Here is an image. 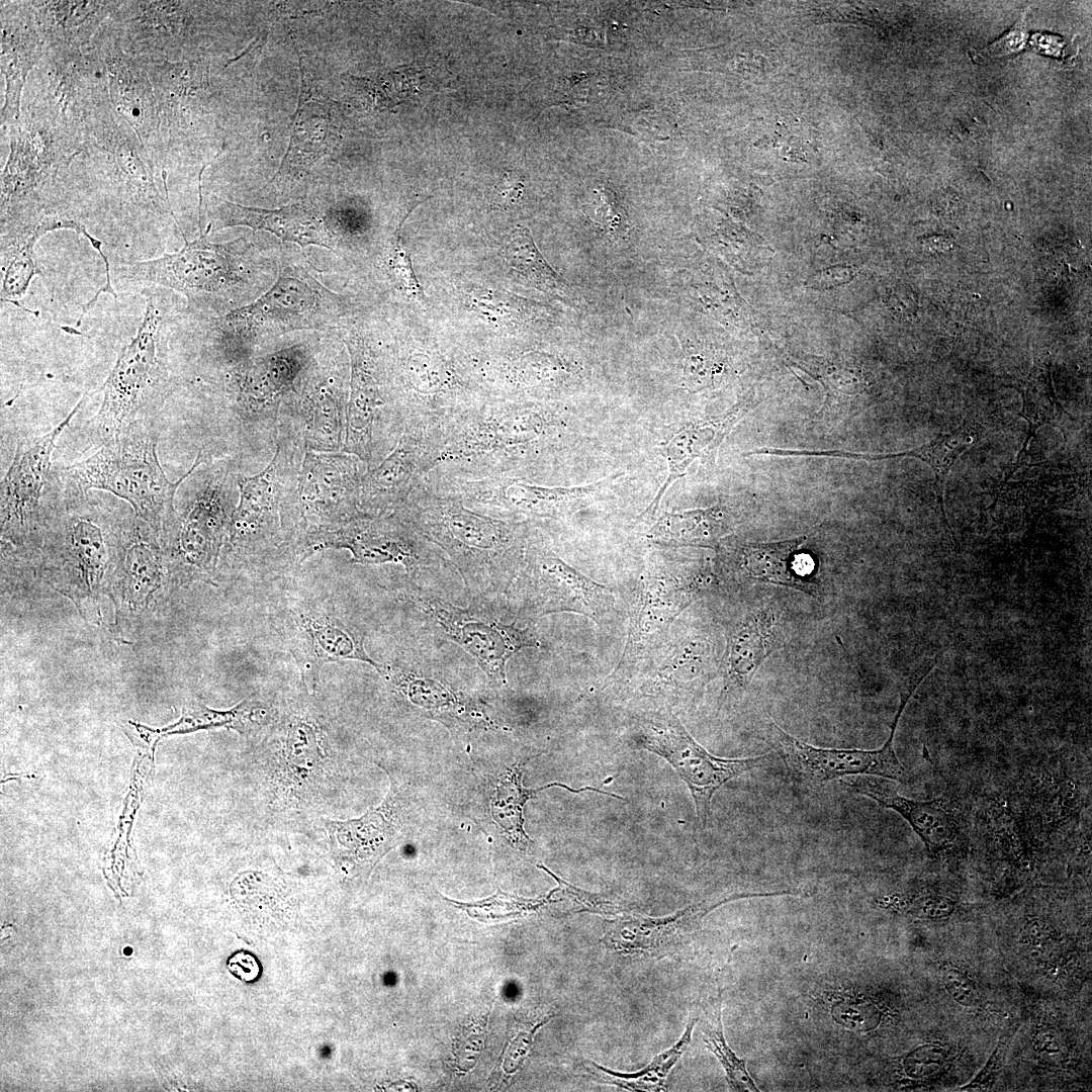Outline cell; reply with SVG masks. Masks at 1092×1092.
<instances>
[{
    "label": "cell",
    "mask_w": 1092,
    "mask_h": 1092,
    "mask_svg": "<svg viewBox=\"0 0 1092 1092\" xmlns=\"http://www.w3.org/2000/svg\"><path fill=\"white\" fill-rule=\"evenodd\" d=\"M394 512L447 556L470 589L500 595L520 573L530 538L528 521L465 503L435 472Z\"/></svg>",
    "instance_id": "cell-1"
},
{
    "label": "cell",
    "mask_w": 1092,
    "mask_h": 1092,
    "mask_svg": "<svg viewBox=\"0 0 1092 1092\" xmlns=\"http://www.w3.org/2000/svg\"><path fill=\"white\" fill-rule=\"evenodd\" d=\"M565 419L556 408L519 400H485L443 433L433 471L457 478L526 479L564 447Z\"/></svg>",
    "instance_id": "cell-2"
},
{
    "label": "cell",
    "mask_w": 1092,
    "mask_h": 1092,
    "mask_svg": "<svg viewBox=\"0 0 1092 1092\" xmlns=\"http://www.w3.org/2000/svg\"><path fill=\"white\" fill-rule=\"evenodd\" d=\"M299 435L297 430L279 438L271 462L260 473L236 477L239 504L219 557L228 570H256L278 558L301 562L304 536L296 503L302 462Z\"/></svg>",
    "instance_id": "cell-3"
},
{
    "label": "cell",
    "mask_w": 1092,
    "mask_h": 1092,
    "mask_svg": "<svg viewBox=\"0 0 1092 1092\" xmlns=\"http://www.w3.org/2000/svg\"><path fill=\"white\" fill-rule=\"evenodd\" d=\"M76 159L96 179L116 218L139 222L172 214L159 188V164L132 127L114 110L108 88L85 113Z\"/></svg>",
    "instance_id": "cell-4"
},
{
    "label": "cell",
    "mask_w": 1092,
    "mask_h": 1092,
    "mask_svg": "<svg viewBox=\"0 0 1092 1092\" xmlns=\"http://www.w3.org/2000/svg\"><path fill=\"white\" fill-rule=\"evenodd\" d=\"M3 129L9 139V155L1 172V231L35 223L48 215L73 217L60 205L79 144L31 104Z\"/></svg>",
    "instance_id": "cell-5"
},
{
    "label": "cell",
    "mask_w": 1092,
    "mask_h": 1092,
    "mask_svg": "<svg viewBox=\"0 0 1092 1092\" xmlns=\"http://www.w3.org/2000/svg\"><path fill=\"white\" fill-rule=\"evenodd\" d=\"M157 438L146 421L136 422L88 458L66 467L64 472L80 492L100 489L127 502L134 516L160 538L176 514L178 487L202 463V454L198 453L187 473L171 481L159 461Z\"/></svg>",
    "instance_id": "cell-6"
},
{
    "label": "cell",
    "mask_w": 1092,
    "mask_h": 1092,
    "mask_svg": "<svg viewBox=\"0 0 1092 1092\" xmlns=\"http://www.w3.org/2000/svg\"><path fill=\"white\" fill-rule=\"evenodd\" d=\"M146 307L136 335L119 352L101 387L102 400L93 427L104 443L162 404L168 389L166 304L159 287H145Z\"/></svg>",
    "instance_id": "cell-7"
},
{
    "label": "cell",
    "mask_w": 1092,
    "mask_h": 1092,
    "mask_svg": "<svg viewBox=\"0 0 1092 1092\" xmlns=\"http://www.w3.org/2000/svg\"><path fill=\"white\" fill-rule=\"evenodd\" d=\"M273 625L310 693L317 689L320 671L326 663L359 660L377 670L380 666L365 651L363 631L328 599H284L275 610Z\"/></svg>",
    "instance_id": "cell-8"
},
{
    "label": "cell",
    "mask_w": 1092,
    "mask_h": 1092,
    "mask_svg": "<svg viewBox=\"0 0 1092 1092\" xmlns=\"http://www.w3.org/2000/svg\"><path fill=\"white\" fill-rule=\"evenodd\" d=\"M172 218L184 239L182 249L120 266L115 271L116 283L172 289L195 307H211L239 281V241L212 243L199 225L200 237L189 242L174 212Z\"/></svg>",
    "instance_id": "cell-9"
},
{
    "label": "cell",
    "mask_w": 1092,
    "mask_h": 1092,
    "mask_svg": "<svg viewBox=\"0 0 1092 1092\" xmlns=\"http://www.w3.org/2000/svg\"><path fill=\"white\" fill-rule=\"evenodd\" d=\"M341 338L351 365L343 452L357 456L370 469L395 447L403 424L373 350L358 334L342 333Z\"/></svg>",
    "instance_id": "cell-10"
},
{
    "label": "cell",
    "mask_w": 1092,
    "mask_h": 1092,
    "mask_svg": "<svg viewBox=\"0 0 1092 1092\" xmlns=\"http://www.w3.org/2000/svg\"><path fill=\"white\" fill-rule=\"evenodd\" d=\"M325 549L349 550L356 563L399 564L413 577L440 572L449 564L444 553L396 512L363 515L335 530L307 535L301 549L302 561Z\"/></svg>",
    "instance_id": "cell-11"
},
{
    "label": "cell",
    "mask_w": 1092,
    "mask_h": 1092,
    "mask_svg": "<svg viewBox=\"0 0 1092 1092\" xmlns=\"http://www.w3.org/2000/svg\"><path fill=\"white\" fill-rule=\"evenodd\" d=\"M924 677L913 672L900 692V703L887 741L878 749L816 747L784 731L776 723L769 737L791 777L802 785L817 786L854 776H876L907 784L911 776L894 750L900 717Z\"/></svg>",
    "instance_id": "cell-12"
},
{
    "label": "cell",
    "mask_w": 1092,
    "mask_h": 1092,
    "mask_svg": "<svg viewBox=\"0 0 1092 1092\" xmlns=\"http://www.w3.org/2000/svg\"><path fill=\"white\" fill-rule=\"evenodd\" d=\"M225 481L214 478L165 526L160 542L172 584L214 576L232 516Z\"/></svg>",
    "instance_id": "cell-13"
},
{
    "label": "cell",
    "mask_w": 1092,
    "mask_h": 1092,
    "mask_svg": "<svg viewBox=\"0 0 1092 1092\" xmlns=\"http://www.w3.org/2000/svg\"><path fill=\"white\" fill-rule=\"evenodd\" d=\"M636 744L658 754L679 775L691 791L703 827L711 815L714 794L729 781L760 766L768 753L747 758H722L707 751L672 715H655L639 723Z\"/></svg>",
    "instance_id": "cell-14"
},
{
    "label": "cell",
    "mask_w": 1092,
    "mask_h": 1092,
    "mask_svg": "<svg viewBox=\"0 0 1092 1092\" xmlns=\"http://www.w3.org/2000/svg\"><path fill=\"white\" fill-rule=\"evenodd\" d=\"M341 307V299L302 266L288 263L271 289L255 302L231 311L224 322L240 333L282 334L330 328Z\"/></svg>",
    "instance_id": "cell-15"
},
{
    "label": "cell",
    "mask_w": 1092,
    "mask_h": 1092,
    "mask_svg": "<svg viewBox=\"0 0 1092 1092\" xmlns=\"http://www.w3.org/2000/svg\"><path fill=\"white\" fill-rule=\"evenodd\" d=\"M435 472V471H433ZM462 499L487 513L562 520L589 505L622 473L577 486L543 485L520 478H457L438 472Z\"/></svg>",
    "instance_id": "cell-16"
},
{
    "label": "cell",
    "mask_w": 1092,
    "mask_h": 1092,
    "mask_svg": "<svg viewBox=\"0 0 1092 1092\" xmlns=\"http://www.w3.org/2000/svg\"><path fill=\"white\" fill-rule=\"evenodd\" d=\"M366 470V465L350 453L304 450L296 488L304 538L363 516L360 488Z\"/></svg>",
    "instance_id": "cell-17"
},
{
    "label": "cell",
    "mask_w": 1092,
    "mask_h": 1092,
    "mask_svg": "<svg viewBox=\"0 0 1092 1092\" xmlns=\"http://www.w3.org/2000/svg\"><path fill=\"white\" fill-rule=\"evenodd\" d=\"M119 536L109 535L91 515H73L64 523L57 545L59 559L50 569L49 579L82 615L88 616L97 607L116 560Z\"/></svg>",
    "instance_id": "cell-18"
},
{
    "label": "cell",
    "mask_w": 1092,
    "mask_h": 1092,
    "mask_svg": "<svg viewBox=\"0 0 1092 1092\" xmlns=\"http://www.w3.org/2000/svg\"><path fill=\"white\" fill-rule=\"evenodd\" d=\"M84 396L54 429L30 442L19 443L1 482V539L16 548L36 544L38 506L57 439L83 405Z\"/></svg>",
    "instance_id": "cell-19"
},
{
    "label": "cell",
    "mask_w": 1092,
    "mask_h": 1092,
    "mask_svg": "<svg viewBox=\"0 0 1092 1092\" xmlns=\"http://www.w3.org/2000/svg\"><path fill=\"white\" fill-rule=\"evenodd\" d=\"M526 604L537 614L574 612L599 622L614 606V597L547 548L528 542L517 576ZM516 578V579H517Z\"/></svg>",
    "instance_id": "cell-20"
},
{
    "label": "cell",
    "mask_w": 1092,
    "mask_h": 1092,
    "mask_svg": "<svg viewBox=\"0 0 1092 1092\" xmlns=\"http://www.w3.org/2000/svg\"><path fill=\"white\" fill-rule=\"evenodd\" d=\"M418 599L422 611L431 621L444 635L472 654L495 682H506L505 667L513 654L523 647L539 645L529 630L520 629L514 623H502L483 605H471L462 610L437 599Z\"/></svg>",
    "instance_id": "cell-21"
},
{
    "label": "cell",
    "mask_w": 1092,
    "mask_h": 1092,
    "mask_svg": "<svg viewBox=\"0 0 1092 1092\" xmlns=\"http://www.w3.org/2000/svg\"><path fill=\"white\" fill-rule=\"evenodd\" d=\"M443 429H408L395 447L363 474L360 510L364 516L396 511L436 465L443 444Z\"/></svg>",
    "instance_id": "cell-22"
},
{
    "label": "cell",
    "mask_w": 1092,
    "mask_h": 1092,
    "mask_svg": "<svg viewBox=\"0 0 1092 1092\" xmlns=\"http://www.w3.org/2000/svg\"><path fill=\"white\" fill-rule=\"evenodd\" d=\"M120 533L116 560L103 593L110 596L116 617L142 615L154 595L171 583L159 536L142 519Z\"/></svg>",
    "instance_id": "cell-23"
},
{
    "label": "cell",
    "mask_w": 1092,
    "mask_h": 1092,
    "mask_svg": "<svg viewBox=\"0 0 1092 1092\" xmlns=\"http://www.w3.org/2000/svg\"><path fill=\"white\" fill-rule=\"evenodd\" d=\"M97 48L106 67L109 98L114 110L160 163L163 149L160 112L148 62L126 53L112 34Z\"/></svg>",
    "instance_id": "cell-24"
},
{
    "label": "cell",
    "mask_w": 1092,
    "mask_h": 1092,
    "mask_svg": "<svg viewBox=\"0 0 1092 1092\" xmlns=\"http://www.w3.org/2000/svg\"><path fill=\"white\" fill-rule=\"evenodd\" d=\"M30 1H1V73L4 76L2 128L21 115L22 92L30 72L43 58Z\"/></svg>",
    "instance_id": "cell-25"
},
{
    "label": "cell",
    "mask_w": 1092,
    "mask_h": 1092,
    "mask_svg": "<svg viewBox=\"0 0 1092 1092\" xmlns=\"http://www.w3.org/2000/svg\"><path fill=\"white\" fill-rule=\"evenodd\" d=\"M304 379L291 403L304 449L342 452L348 403L342 380L332 371H323L320 365L311 366Z\"/></svg>",
    "instance_id": "cell-26"
},
{
    "label": "cell",
    "mask_w": 1092,
    "mask_h": 1092,
    "mask_svg": "<svg viewBox=\"0 0 1092 1092\" xmlns=\"http://www.w3.org/2000/svg\"><path fill=\"white\" fill-rule=\"evenodd\" d=\"M209 215L207 234L229 226L246 225L253 231H268L283 241L304 248L316 245L331 249L332 236L320 216L303 205L284 206L279 209L247 207L226 199L212 196L205 205Z\"/></svg>",
    "instance_id": "cell-27"
},
{
    "label": "cell",
    "mask_w": 1092,
    "mask_h": 1092,
    "mask_svg": "<svg viewBox=\"0 0 1092 1092\" xmlns=\"http://www.w3.org/2000/svg\"><path fill=\"white\" fill-rule=\"evenodd\" d=\"M770 896V893H741L705 900L661 918H638L609 922L606 944L622 953L654 954L679 944L699 926L703 917L729 901Z\"/></svg>",
    "instance_id": "cell-28"
},
{
    "label": "cell",
    "mask_w": 1092,
    "mask_h": 1092,
    "mask_svg": "<svg viewBox=\"0 0 1092 1092\" xmlns=\"http://www.w3.org/2000/svg\"><path fill=\"white\" fill-rule=\"evenodd\" d=\"M123 1H30L48 51H82Z\"/></svg>",
    "instance_id": "cell-29"
},
{
    "label": "cell",
    "mask_w": 1092,
    "mask_h": 1092,
    "mask_svg": "<svg viewBox=\"0 0 1092 1092\" xmlns=\"http://www.w3.org/2000/svg\"><path fill=\"white\" fill-rule=\"evenodd\" d=\"M391 807L392 794H389L380 807L358 819L326 821L329 845L335 858L362 869L376 864L399 840Z\"/></svg>",
    "instance_id": "cell-30"
},
{
    "label": "cell",
    "mask_w": 1092,
    "mask_h": 1092,
    "mask_svg": "<svg viewBox=\"0 0 1092 1092\" xmlns=\"http://www.w3.org/2000/svg\"><path fill=\"white\" fill-rule=\"evenodd\" d=\"M750 407L748 401L738 402L719 417L697 421L675 433L663 448L667 476L640 516L652 517L656 514L667 488L686 475L696 459L714 461L722 441Z\"/></svg>",
    "instance_id": "cell-31"
},
{
    "label": "cell",
    "mask_w": 1092,
    "mask_h": 1092,
    "mask_svg": "<svg viewBox=\"0 0 1092 1092\" xmlns=\"http://www.w3.org/2000/svg\"><path fill=\"white\" fill-rule=\"evenodd\" d=\"M690 590L667 577H651L641 590L628 643L616 673H626L691 603Z\"/></svg>",
    "instance_id": "cell-32"
},
{
    "label": "cell",
    "mask_w": 1092,
    "mask_h": 1092,
    "mask_svg": "<svg viewBox=\"0 0 1092 1092\" xmlns=\"http://www.w3.org/2000/svg\"><path fill=\"white\" fill-rule=\"evenodd\" d=\"M841 784L848 791L896 811L933 854L948 848L958 837L959 828L954 818L934 801L922 802L903 797L886 784L859 776Z\"/></svg>",
    "instance_id": "cell-33"
},
{
    "label": "cell",
    "mask_w": 1092,
    "mask_h": 1092,
    "mask_svg": "<svg viewBox=\"0 0 1092 1092\" xmlns=\"http://www.w3.org/2000/svg\"><path fill=\"white\" fill-rule=\"evenodd\" d=\"M71 229L70 219L49 215L38 223L1 233L2 302L22 308L20 298L27 291L32 278L40 273L34 250L36 243L47 233Z\"/></svg>",
    "instance_id": "cell-34"
},
{
    "label": "cell",
    "mask_w": 1092,
    "mask_h": 1092,
    "mask_svg": "<svg viewBox=\"0 0 1092 1092\" xmlns=\"http://www.w3.org/2000/svg\"><path fill=\"white\" fill-rule=\"evenodd\" d=\"M806 537L772 543L747 544L742 551V567L748 575L818 596L811 581L814 563L801 552Z\"/></svg>",
    "instance_id": "cell-35"
},
{
    "label": "cell",
    "mask_w": 1092,
    "mask_h": 1092,
    "mask_svg": "<svg viewBox=\"0 0 1092 1092\" xmlns=\"http://www.w3.org/2000/svg\"><path fill=\"white\" fill-rule=\"evenodd\" d=\"M776 615L759 609L741 619L730 631L728 643L729 685L743 689L753 677L774 642Z\"/></svg>",
    "instance_id": "cell-36"
},
{
    "label": "cell",
    "mask_w": 1092,
    "mask_h": 1092,
    "mask_svg": "<svg viewBox=\"0 0 1092 1092\" xmlns=\"http://www.w3.org/2000/svg\"><path fill=\"white\" fill-rule=\"evenodd\" d=\"M522 778L523 769L519 766L503 775L491 798L490 809L493 820L502 828V831L507 834L510 842L523 851H527L533 843L524 830L523 812L526 802L532 799L539 791L552 786H559L572 793L593 791L612 796V793L594 787L572 789L559 783L537 789H527L522 785Z\"/></svg>",
    "instance_id": "cell-37"
},
{
    "label": "cell",
    "mask_w": 1092,
    "mask_h": 1092,
    "mask_svg": "<svg viewBox=\"0 0 1092 1092\" xmlns=\"http://www.w3.org/2000/svg\"><path fill=\"white\" fill-rule=\"evenodd\" d=\"M729 530L721 506L677 513L664 512L648 532L657 542L676 545L712 546Z\"/></svg>",
    "instance_id": "cell-38"
},
{
    "label": "cell",
    "mask_w": 1092,
    "mask_h": 1092,
    "mask_svg": "<svg viewBox=\"0 0 1092 1092\" xmlns=\"http://www.w3.org/2000/svg\"><path fill=\"white\" fill-rule=\"evenodd\" d=\"M267 714L266 706L251 698L223 711L213 710L201 704H191L182 710V715L177 722L162 729H152V733L157 740L165 735L220 727L248 734L261 726Z\"/></svg>",
    "instance_id": "cell-39"
},
{
    "label": "cell",
    "mask_w": 1092,
    "mask_h": 1092,
    "mask_svg": "<svg viewBox=\"0 0 1092 1092\" xmlns=\"http://www.w3.org/2000/svg\"><path fill=\"white\" fill-rule=\"evenodd\" d=\"M503 257L531 285L551 292H563L566 284L545 261L528 229L513 231L503 249Z\"/></svg>",
    "instance_id": "cell-40"
},
{
    "label": "cell",
    "mask_w": 1092,
    "mask_h": 1092,
    "mask_svg": "<svg viewBox=\"0 0 1092 1092\" xmlns=\"http://www.w3.org/2000/svg\"><path fill=\"white\" fill-rule=\"evenodd\" d=\"M696 1019H690L681 1038L669 1050L656 1056L643 1070L634 1074L614 1072L592 1063L594 1073L608 1083L632 1091H661L670 1069L691 1043Z\"/></svg>",
    "instance_id": "cell-41"
},
{
    "label": "cell",
    "mask_w": 1092,
    "mask_h": 1092,
    "mask_svg": "<svg viewBox=\"0 0 1092 1092\" xmlns=\"http://www.w3.org/2000/svg\"><path fill=\"white\" fill-rule=\"evenodd\" d=\"M553 892L554 890L537 899H527L498 890L491 897L476 902L464 903L447 898L445 900L466 912L471 918L480 922L496 923L523 918L539 911L548 903L553 902L551 900Z\"/></svg>",
    "instance_id": "cell-42"
},
{
    "label": "cell",
    "mask_w": 1092,
    "mask_h": 1092,
    "mask_svg": "<svg viewBox=\"0 0 1092 1092\" xmlns=\"http://www.w3.org/2000/svg\"><path fill=\"white\" fill-rule=\"evenodd\" d=\"M720 999L709 1019L710 1022L703 1029L704 1041L723 1066L732 1090L759 1091L746 1071L745 1061L739 1059L726 1043L721 1022Z\"/></svg>",
    "instance_id": "cell-43"
},
{
    "label": "cell",
    "mask_w": 1092,
    "mask_h": 1092,
    "mask_svg": "<svg viewBox=\"0 0 1092 1092\" xmlns=\"http://www.w3.org/2000/svg\"><path fill=\"white\" fill-rule=\"evenodd\" d=\"M950 1054L942 1045L925 1044L912 1052L905 1061L907 1074L917 1079L933 1078L946 1070Z\"/></svg>",
    "instance_id": "cell-44"
},
{
    "label": "cell",
    "mask_w": 1092,
    "mask_h": 1092,
    "mask_svg": "<svg viewBox=\"0 0 1092 1092\" xmlns=\"http://www.w3.org/2000/svg\"><path fill=\"white\" fill-rule=\"evenodd\" d=\"M538 868L549 874L557 883L558 889L578 908L579 911H587L600 915L617 916L628 912L629 910L624 906H621L613 901L606 900L603 897L593 894L581 889H578L561 878L554 875L544 866H538Z\"/></svg>",
    "instance_id": "cell-45"
},
{
    "label": "cell",
    "mask_w": 1092,
    "mask_h": 1092,
    "mask_svg": "<svg viewBox=\"0 0 1092 1092\" xmlns=\"http://www.w3.org/2000/svg\"><path fill=\"white\" fill-rule=\"evenodd\" d=\"M389 254V266L398 286L406 296L422 301L424 299L423 289L414 273L411 258L400 244L399 233H397L393 241Z\"/></svg>",
    "instance_id": "cell-46"
},
{
    "label": "cell",
    "mask_w": 1092,
    "mask_h": 1092,
    "mask_svg": "<svg viewBox=\"0 0 1092 1092\" xmlns=\"http://www.w3.org/2000/svg\"><path fill=\"white\" fill-rule=\"evenodd\" d=\"M956 908V901L947 896L926 894L911 900L908 910L919 918L940 920L951 916Z\"/></svg>",
    "instance_id": "cell-47"
},
{
    "label": "cell",
    "mask_w": 1092,
    "mask_h": 1092,
    "mask_svg": "<svg viewBox=\"0 0 1092 1092\" xmlns=\"http://www.w3.org/2000/svg\"><path fill=\"white\" fill-rule=\"evenodd\" d=\"M942 984L948 995L966 1007L976 1006L979 994L975 983L961 970L947 968L942 972Z\"/></svg>",
    "instance_id": "cell-48"
},
{
    "label": "cell",
    "mask_w": 1092,
    "mask_h": 1092,
    "mask_svg": "<svg viewBox=\"0 0 1092 1092\" xmlns=\"http://www.w3.org/2000/svg\"><path fill=\"white\" fill-rule=\"evenodd\" d=\"M1010 1035L1000 1038L994 1052L980 1073L967 1085L960 1088L963 1091H982L990 1089L996 1082L1002 1064Z\"/></svg>",
    "instance_id": "cell-49"
},
{
    "label": "cell",
    "mask_w": 1092,
    "mask_h": 1092,
    "mask_svg": "<svg viewBox=\"0 0 1092 1092\" xmlns=\"http://www.w3.org/2000/svg\"><path fill=\"white\" fill-rule=\"evenodd\" d=\"M1026 37L1025 18L1022 15L1005 35L985 50V54L990 57H1003L1014 54L1024 47Z\"/></svg>",
    "instance_id": "cell-50"
},
{
    "label": "cell",
    "mask_w": 1092,
    "mask_h": 1092,
    "mask_svg": "<svg viewBox=\"0 0 1092 1092\" xmlns=\"http://www.w3.org/2000/svg\"><path fill=\"white\" fill-rule=\"evenodd\" d=\"M855 274L852 267H832L817 273L809 280V286L815 289L839 286L850 281Z\"/></svg>",
    "instance_id": "cell-51"
},
{
    "label": "cell",
    "mask_w": 1092,
    "mask_h": 1092,
    "mask_svg": "<svg viewBox=\"0 0 1092 1092\" xmlns=\"http://www.w3.org/2000/svg\"><path fill=\"white\" fill-rule=\"evenodd\" d=\"M1033 1045L1038 1054L1055 1056L1062 1053L1063 1042L1054 1029L1038 1030L1033 1037Z\"/></svg>",
    "instance_id": "cell-52"
},
{
    "label": "cell",
    "mask_w": 1092,
    "mask_h": 1092,
    "mask_svg": "<svg viewBox=\"0 0 1092 1092\" xmlns=\"http://www.w3.org/2000/svg\"><path fill=\"white\" fill-rule=\"evenodd\" d=\"M523 185L518 181H512L511 178H507L496 189V202L502 205H509L516 202L520 197Z\"/></svg>",
    "instance_id": "cell-53"
},
{
    "label": "cell",
    "mask_w": 1092,
    "mask_h": 1092,
    "mask_svg": "<svg viewBox=\"0 0 1092 1092\" xmlns=\"http://www.w3.org/2000/svg\"><path fill=\"white\" fill-rule=\"evenodd\" d=\"M1025 936L1034 943H1042L1051 936V928L1041 919L1029 920L1024 927Z\"/></svg>",
    "instance_id": "cell-54"
}]
</instances>
